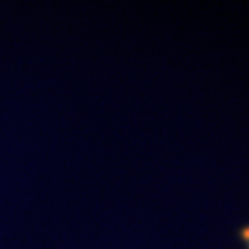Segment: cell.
Listing matches in <instances>:
<instances>
[{
    "label": "cell",
    "instance_id": "1",
    "mask_svg": "<svg viewBox=\"0 0 249 249\" xmlns=\"http://www.w3.org/2000/svg\"><path fill=\"white\" fill-rule=\"evenodd\" d=\"M240 235H241V240H242V242L245 244V249H249V226L244 227V229L241 230Z\"/></svg>",
    "mask_w": 249,
    "mask_h": 249
}]
</instances>
